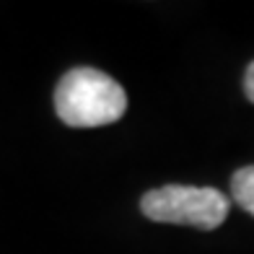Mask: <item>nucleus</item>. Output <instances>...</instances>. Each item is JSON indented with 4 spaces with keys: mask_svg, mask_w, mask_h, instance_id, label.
I'll list each match as a JSON object with an SVG mask.
<instances>
[{
    "mask_svg": "<svg viewBox=\"0 0 254 254\" xmlns=\"http://www.w3.org/2000/svg\"><path fill=\"white\" fill-rule=\"evenodd\" d=\"M127 109L125 88L96 67H73L55 88V112L70 127L117 122Z\"/></svg>",
    "mask_w": 254,
    "mask_h": 254,
    "instance_id": "obj_1",
    "label": "nucleus"
},
{
    "mask_svg": "<svg viewBox=\"0 0 254 254\" xmlns=\"http://www.w3.org/2000/svg\"><path fill=\"white\" fill-rule=\"evenodd\" d=\"M228 197L213 187H187L166 184L140 197V210L156 223L192 226L202 231L218 228L228 218Z\"/></svg>",
    "mask_w": 254,
    "mask_h": 254,
    "instance_id": "obj_2",
    "label": "nucleus"
},
{
    "mask_svg": "<svg viewBox=\"0 0 254 254\" xmlns=\"http://www.w3.org/2000/svg\"><path fill=\"white\" fill-rule=\"evenodd\" d=\"M231 197L239 207L254 215V166H244L231 177Z\"/></svg>",
    "mask_w": 254,
    "mask_h": 254,
    "instance_id": "obj_3",
    "label": "nucleus"
},
{
    "mask_svg": "<svg viewBox=\"0 0 254 254\" xmlns=\"http://www.w3.org/2000/svg\"><path fill=\"white\" fill-rule=\"evenodd\" d=\"M244 94L254 104V63L247 67V73H244Z\"/></svg>",
    "mask_w": 254,
    "mask_h": 254,
    "instance_id": "obj_4",
    "label": "nucleus"
}]
</instances>
